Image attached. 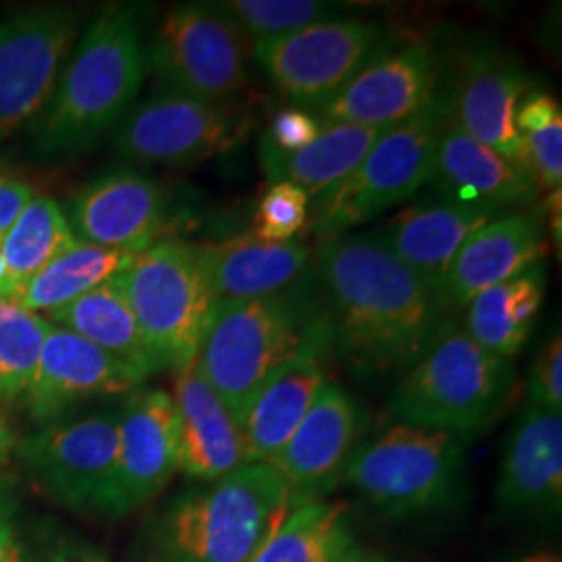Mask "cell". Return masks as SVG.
Here are the masks:
<instances>
[{
    "label": "cell",
    "instance_id": "obj_17",
    "mask_svg": "<svg viewBox=\"0 0 562 562\" xmlns=\"http://www.w3.org/2000/svg\"><path fill=\"white\" fill-rule=\"evenodd\" d=\"M331 352V329L322 306L296 352L262 385L246 413L241 423L246 462L278 461L313 402L319 398L327 382H331L327 378Z\"/></svg>",
    "mask_w": 562,
    "mask_h": 562
},
{
    "label": "cell",
    "instance_id": "obj_45",
    "mask_svg": "<svg viewBox=\"0 0 562 562\" xmlns=\"http://www.w3.org/2000/svg\"><path fill=\"white\" fill-rule=\"evenodd\" d=\"M362 562H394V561H387V559H378V557H367L364 561Z\"/></svg>",
    "mask_w": 562,
    "mask_h": 562
},
{
    "label": "cell",
    "instance_id": "obj_16",
    "mask_svg": "<svg viewBox=\"0 0 562 562\" xmlns=\"http://www.w3.org/2000/svg\"><path fill=\"white\" fill-rule=\"evenodd\" d=\"M364 434V415L338 382H327L273 467L290 487V508L325 498L338 483Z\"/></svg>",
    "mask_w": 562,
    "mask_h": 562
},
{
    "label": "cell",
    "instance_id": "obj_24",
    "mask_svg": "<svg viewBox=\"0 0 562 562\" xmlns=\"http://www.w3.org/2000/svg\"><path fill=\"white\" fill-rule=\"evenodd\" d=\"M546 252L540 213L501 215L464 241L446 280V299L452 306L467 304L485 290L542 265Z\"/></svg>",
    "mask_w": 562,
    "mask_h": 562
},
{
    "label": "cell",
    "instance_id": "obj_28",
    "mask_svg": "<svg viewBox=\"0 0 562 562\" xmlns=\"http://www.w3.org/2000/svg\"><path fill=\"white\" fill-rule=\"evenodd\" d=\"M46 319L92 341L106 355L140 371L144 378L165 371L144 338L117 278L94 288Z\"/></svg>",
    "mask_w": 562,
    "mask_h": 562
},
{
    "label": "cell",
    "instance_id": "obj_20",
    "mask_svg": "<svg viewBox=\"0 0 562 562\" xmlns=\"http://www.w3.org/2000/svg\"><path fill=\"white\" fill-rule=\"evenodd\" d=\"M144 382L140 371L78 334L53 325L21 402L34 422L48 423L60 419L80 402L130 394Z\"/></svg>",
    "mask_w": 562,
    "mask_h": 562
},
{
    "label": "cell",
    "instance_id": "obj_39",
    "mask_svg": "<svg viewBox=\"0 0 562 562\" xmlns=\"http://www.w3.org/2000/svg\"><path fill=\"white\" fill-rule=\"evenodd\" d=\"M322 132V121L301 106H283L273 113L259 146L276 153H296L308 146Z\"/></svg>",
    "mask_w": 562,
    "mask_h": 562
},
{
    "label": "cell",
    "instance_id": "obj_2",
    "mask_svg": "<svg viewBox=\"0 0 562 562\" xmlns=\"http://www.w3.org/2000/svg\"><path fill=\"white\" fill-rule=\"evenodd\" d=\"M148 13L144 4L113 2L88 23L48 101L25 127L38 157L55 161L86 153L138 102L148 76Z\"/></svg>",
    "mask_w": 562,
    "mask_h": 562
},
{
    "label": "cell",
    "instance_id": "obj_6",
    "mask_svg": "<svg viewBox=\"0 0 562 562\" xmlns=\"http://www.w3.org/2000/svg\"><path fill=\"white\" fill-rule=\"evenodd\" d=\"M469 440L452 431L394 423L361 443L344 482L390 517L452 510L464 490Z\"/></svg>",
    "mask_w": 562,
    "mask_h": 562
},
{
    "label": "cell",
    "instance_id": "obj_46",
    "mask_svg": "<svg viewBox=\"0 0 562 562\" xmlns=\"http://www.w3.org/2000/svg\"><path fill=\"white\" fill-rule=\"evenodd\" d=\"M83 562H104V561H83Z\"/></svg>",
    "mask_w": 562,
    "mask_h": 562
},
{
    "label": "cell",
    "instance_id": "obj_15",
    "mask_svg": "<svg viewBox=\"0 0 562 562\" xmlns=\"http://www.w3.org/2000/svg\"><path fill=\"white\" fill-rule=\"evenodd\" d=\"M440 57L429 42L383 48L322 109V123L392 127L413 117L440 86Z\"/></svg>",
    "mask_w": 562,
    "mask_h": 562
},
{
    "label": "cell",
    "instance_id": "obj_5",
    "mask_svg": "<svg viewBox=\"0 0 562 562\" xmlns=\"http://www.w3.org/2000/svg\"><path fill=\"white\" fill-rule=\"evenodd\" d=\"M517 387L513 361L501 359L450 322L396 383L390 413L398 423L471 438L490 427Z\"/></svg>",
    "mask_w": 562,
    "mask_h": 562
},
{
    "label": "cell",
    "instance_id": "obj_44",
    "mask_svg": "<svg viewBox=\"0 0 562 562\" xmlns=\"http://www.w3.org/2000/svg\"><path fill=\"white\" fill-rule=\"evenodd\" d=\"M18 296V283L11 278L4 257L0 252V301L2 299H15Z\"/></svg>",
    "mask_w": 562,
    "mask_h": 562
},
{
    "label": "cell",
    "instance_id": "obj_42",
    "mask_svg": "<svg viewBox=\"0 0 562 562\" xmlns=\"http://www.w3.org/2000/svg\"><path fill=\"white\" fill-rule=\"evenodd\" d=\"M15 442L18 440H15L13 431H11V427L7 425V422L0 415V467H4L7 461L11 459V454L15 450Z\"/></svg>",
    "mask_w": 562,
    "mask_h": 562
},
{
    "label": "cell",
    "instance_id": "obj_35",
    "mask_svg": "<svg viewBox=\"0 0 562 562\" xmlns=\"http://www.w3.org/2000/svg\"><path fill=\"white\" fill-rule=\"evenodd\" d=\"M220 7L241 34L255 42L290 36L308 25L344 18L341 4L319 0H227Z\"/></svg>",
    "mask_w": 562,
    "mask_h": 562
},
{
    "label": "cell",
    "instance_id": "obj_9",
    "mask_svg": "<svg viewBox=\"0 0 562 562\" xmlns=\"http://www.w3.org/2000/svg\"><path fill=\"white\" fill-rule=\"evenodd\" d=\"M250 46L220 2L169 9L146 38V65L161 88L232 102L248 81Z\"/></svg>",
    "mask_w": 562,
    "mask_h": 562
},
{
    "label": "cell",
    "instance_id": "obj_11",
    "mask_svg": "<svg viewBox=\"0 0 562 562\" xmlns=\"http://www.w3.org/2000/svg\"><path fill=\"white\" fill-rule=\"evenodd\" d=\"M375 21L336 18L290 36L255 42L250 57L292 106L322 109L362 67L385 48Z\"/></svg>",
    "mask_w": 562,
    "mask_h": 562
},
{
    "label": "cell",
    "instance_id": "obj_37",
    "mask_svg": "<svg viewBox=\"0 0 562 562\" xmlns=\"http://www.w3.org/2000/svg\"><path fill=\"white\" fill-rule=\"evenodd\" d=\"M0 562H60L34 538L18 494L0 482Z\"/></svg>",
    "mask_w": 562,
    "mask_h": 562
},
{
    "label": "cell",
    "instance_id": "obj_26",
    "mask_svg": "<svg viewBox=\"0 0 562 562\" xmlns=\"http://www.w3.org/2000/svg\"><path fill=\"white\" fill-rule=\"evenodd\" d=\"M215 302L252 301L304 283L313 252L299 240L267 241L252 232L206 244Z\"/></svg>",
    "mask_w": 562,
    "mask_h": 562
},
{
    "label": "cell",
    "instance_id": "obj_8",
    "mask_svg": "<svg viewBox=\"0 0 562 562\" xmlns=\"http://www.w3.org/2000/svg\"><path fill=\"white\" fill-rule=\"evenodd\" d=\"M117 280L162 369L194 361L215 306L206 244L159 240Z\"/></svg>",
    "mask_w": 562,
    "mask_h": 562
},
{
    "label": "cell",
    "instance_id": "obj_25",
    "mask_svg": "<svg viewBox=\"0 0 562 562\" xmlns=\"http://www.w3.org/2000/svg\"><path fill=\"white\" fill-rule=\"evenodd\" d=\"M431 181L442 199L485 206L496 213L538 201V183L501 153L469 136L452 120L443 125Z\"/></svg>",
    "mask_w": 562,
    "mask_h": 562
},
{
    "label": "cell",
    "instance_id": "obj_4",
    "mask_svg": "<svg viewBox=\"0 0 562 562\" xmlns=\"http://www.w3.org/2000/svg\"><path fill=\"white\" fill-rule=\"evenodd\" d=\"M319 311L322 302L308 283L276 296L215 302L194 361L240 427L262 385L296 352Z\"/></svg>",
    "mask_w": 562,
    "mask_h": 562
},
{
    "label": "cell",
    "instance_id": "obj_40",
    "mask_svg": "<svg viewBox=\"0 0 562 562\" xmlns=\"http://www.w3.org/2000/svg\"><path fill=\"white\" fill-rule=\"evenodd\" d=\"M34 196H36V190L30 181L0 167V238L9 232V227L15 223L21 211Z\"/></svg>",
    "mask_w": 562,
    "mask_h": 562
},
{
    "label": "cell",
    "instance_id": "obj_21",
    "mask_svg": "<svg viewBox=\"0 0 562 562\" xmlns=\"http://www.w3.org/2000/svg\"><path fill=\"white\" fill-rule=\"evenodd\" d=\"M496 503L519 519H559L562 510V415L527 406L504 446Z\"/></svg>",
    "mask_w": 562,
    "mask_h": 562
},
{
    "label": "cell",
    "instance_id": "obj_14",
    "mask_svg": "<svg viewBox=\"0 0 562 562\" xmlns=\"http://www.w3.org/2000/svg\"><path fill=\"white\" fill-rule=\"evenodd\" d=\"M531 90L521 59L496 42H473L457 60L454 121L475 140L531 176L517 132V109ZM533 178V176H531Z\"/></svg>",
    "mask_w": 562,
    "mask_h": 562
},
{
    "label": "cell",
    "instance_id": "obj_30",
    "mask_svg": "<svg viewBox=\"0 0 562 562\" xmlns=\"http://www.w3.org/2000/svg\"><path fill=\"white\" fill-rule=\"evenodd\" d=\"M546 294L542 265L467 302L464 331L483 350L513 361L529 340Z\"/></svg>",
    "mask_w": 562,
    "mask_h": 562
},
{
    "label": "cell",
    "instance_id": "obj_27",
    "mask_svg": "<svg viewBox=\"0 0 562 562\" xmlns=\"http://www.w3.org/2000/svg\"><path fill=\"white\" fill-rule=\"evenodd\" d=\"M385 127L322 123V132L296 153H276L259 146L262 171L271 183L288 181L319 201L355 173Z\"/></svg>",
    "mask_w": 562,
    "mask_h": 562
},
{
    "label": "cell",
    "instance_id": "obj_3",
    "mask_svg": "<svg viewBox=\"0 0 562 562\" xmlns=\"http://www.w3.org/2000/svg\"><path fill=\"white\" fill-rule=\"evenodd\" d=\"M290 510L280 471L246 462L167 504L142 542L144 562H250Z\"/></svg>",
    "mask_w": 562,
    "mask_h": 562
},
{
    "label": "cell",
    "instance_id": "obj_31",
    "mask_svg": "<svg viewBox=\"0 0 562 562\" xmlns=\"http://www.w3.org/2000/svg\"><path fill=\"white\" fill-rule=\"evenodd\" d=\"M136 255L76 240L20 285L18 301L38 315H53L123 273Z\"/></svg>",
    "mask_w": 562,
    "mask_h": 562
},
{
    "label": "cell",
    "instance_id": "obj_7",
    "mask_svg": "<svg viewBox=\"0 0 562 562\" xmlns=\"http://www.w3.org/2000/svg\"><path fill=\"white\" fill-rule=\"evenodd\" d=\"M452 115V88L440 81L422 111L385 127L355 173L315 201L313 229L319 240L348 234L429 183L443 125Z\"/></svg>",
    "mask_w": 562,
    "mask_h": 562
},
{
    "label": "cell",
    "instance_id": "obj_23",
    "mask_svg": "<svg viewBox=\"0 0 562 562\" xmlns=\"http://www.w3.org/2000/svg\"><path fill=\"white\" fill-rule=\"evenodd\" d=\"M496 217L501 213L492 209L440 199L404 209L375 236L413 273L446 296L450 267L464 241Z\"/></svg>",
    "mask_w": 562,
    "mask_h": 562
},
{
    "label": "cell",
    "instance_id": "obj_34",
    "mask_svg": "<svg viewBox=\"0 0 562 562\" xmlns=\"http://www.w3.org/2000/svg\"><path fill=\"white\" fill-rule=\"evenodd\" d=\"M517 132L521 136L531 176L548 192L561 190L562 111L548 92H529L517 109Z\"/></svg>",
    "mask_w": 562,
    "mask_h": 562
},
{
    "label": "cell",
    "instance_id": "obj_1",
    "mask_svg": "<svg viewBox=\"0 0 562 562\" xmlns=\"http://www.w3.org/2000/svg\"><path fill=\"white\" fill-rule=\"evenodd\" d=\"M315 262L334 352L359 373H404L450 322L448 299L375 234L323 238Z\"/></svg>",
    "mask_w": 562,
    "mask_h": 562
},
{
    "label": "cell",
    "instance_id": "obj_43",
    "mask_svg": "<svg viewBox=\"0 0 562 562\" xmlns=\"http://www.w3.org/2000/svg\"><path fill=\"white\" fill-rule=\"evenodd\" d=\"M504 562H562V557L557 550H533V552L517 554Z\"/></svg>",
    "mask_w": 562,
    "mask_h": 562
},
{
    "label": "cell",
    "instance_id": "obj_22",
    "mask_svg": "<svg viewBox=\"0 0 562 562\" xmlns=\"http://www.w3.org/2000/svg\"><path fill=\"white\" fill-rule=\"evenodd\" d=\"M171 396L178 413V471L213 483L246 464L240 423L202 378L196 361L176 369Z\"/></svg>",
    "mask_w": 562,
    "mask_h": 562
},
{
    "label": "cell",
    "instance_id": "obj_41",
    "mask_svg": "<svg viewBox=\"0 0 562 562\" xmlns=\"http://www.w3.org/2000/svg\"><path fill=\"white\" fill-rule=\"evenodd\" d=\"M548 213H550V225L554 229V240H557V246L561 248V190L550 192Z\"/></svg>",
    "mask_w": 562,
    "mask_h": 562
},
{
    "label": "cell",
    "instance_id": "obj_29",
    "mask_svg": "<svg viewBox=\"0 0 562 562\" xmlns=\"http://www.w3.org/2000/svg\"><path fill=\"white\" fill-rule=\"evenodd\" d=\"M367 552L348 504L308 501L294 506L250 562H362Z\"/></svg>",
    "mask_w": 562,
    "mask_h": 562
},
{
    "label": "cell",
    "instance_id": "obj_18",
    "mask_svg": "<svg viewBox=\"0 0 562 562\" xmlns=\"http://www.w3.org/2000/svg\"><path fill=\"white\" fill-rule=\"evenodd\" d=\"M167 201L161 183L132 167H120L88 181L69 204L67 222L80 241L144 252L165 229Z\"/></svg>",
    "mask_w": 562,
    "mask_h": 562
},
{
    "label": "cell",
    "instance_id": "obj_13",
    "mask_svg": "<svg viewBox=\"0 0 562 562\" xmlns=\"http://www.w3.org/2000/svg\"><path fill=\"white\" fill-rule=\"evenodd\" d=\"M80 36L67 4H34L0 18V144L38 117Z\"/></svg>",
    "mask_w": 562,
    "mask_h": 562
},
{
    "label": "cell",
    "instance_id": "obj_36",
    "mask_svg": "<svg viewBox=\"0 0 562 562\" xmlns=\"http://www.w3.org/2000/svg\"><path fill=\"white\" fill-rule=\"evenodd\" d=\"M308 213L311 199L299 186L288 181L271 183L259 201L252 234L267 241L296 240L308 222Z\"/></svg>",
    "mask_w": 562,
    "mask_h": 562
},
{
    "label": "cell",
    "instance_id": "obj_12",
    "mask_svg": "<svg viewBox=\"0 0 562 562\" xmlns=\"http://www.w3.org/2000/svg\"><path fill=\"white\" fill-rule=\"evenodd\" d=\"M248 121L232 102L202 101L157 88L113 130L121 157L153 165H190L240 144Z\"/></svg>",
    "mask_w": 562,
    "mask_h": 562
},
{
    "label": "cell",
    "instance_id": "obj_33",
    "mask_svg": "<svg viewBox=\"0 0 562 562\" xmlns=\"http://www.w3.org/2000/svg\"><path fill=\"white\" fill-rule=\"evenodd\" d=\"M50 329L53 323L25 308L18 299L0 301V401L21 402Z\"/></svg>",
    "mask_w": 562,
    "mask_h": 562
},
{
    "label": "cell",
    "instance_id": "obj_19",
    "mask_svg": "<svg viewBox=\"0 0 562 562\" xmlns=\"http://www.w3.org/2000/svg\"><path fill=\"white\" fill-rule=\"evenodd\" d=\"M120 462L113 517L159 496L178 473V413L161 387H136L117 408Z\"/></svg>",
    "mask_w": 562,
    "mask_h": 562
},
{
    "label": "cell",
    "instance_id": "obj_32",
    "mask_svg": "<svg viewBox=\"0 0 562 562\" xmlns=\"http://www.w3.org/2000/svg\"><path fill=\"white\" fill-rule=\"evenodd\" d=\"M76 240L78 238L74 236L67 213L59 202L36 194L0 238V252L20 290V285L34 278L42 267H46Z\"/></svg>",
    "mask_w": 562,
    "mask_h": 562
},
{
    "label": "cell",
    "instance_id": "obj_10",
    "mask_svg": "<svg viewBox=\"0 0 562 562\" xmlns=\"http://www.w3.org/2000/svg\"><path fill=\"white\" fill-rule=\"evenodd\" d=\"M13 452L55 503L113 517L120 462L117 411L44 423L18 440Z\"/></svg>",
    "mask_w": 562,
    "mask_h": 562
},
{
    "label": "cell",
    "instance_id": "obj_38",
    "mask_svg": "<svg viewBox=\"0 0 562 562\" xmlns=\"http://www.w3.org/2000/svg\"><path fill=\"white\" fill-rule=\"evenodd\" d=\"M527 398L531 406L562 415V338L557 329L543 341L527 380Z\"/></svg>",
    "mask_w": 562,
    "mask_h": 562
}]
</instances>
